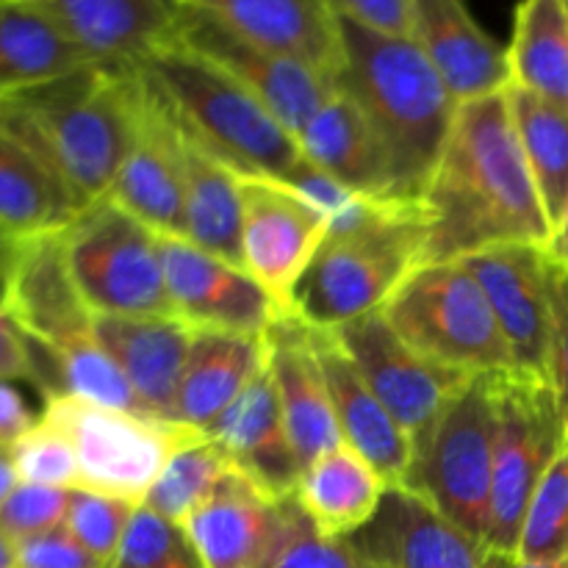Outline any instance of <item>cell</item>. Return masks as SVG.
Returning a JSON list of instances; mask_svg holds the SVG:
<instances>
[{
  "label": "cell",
  "mask_w": 568,
  "mask_h": 568,
  "mask_svg": "<svg viewBox=\"0 0 568 568\" xmlns=\"http://www.w3.org/2000/svg\"><path fill=\"white\" fill-rule=\"evenodd\" d=\"M422 200L430 211L427 264L460 261L497 244L547 247L552 227L516 133L508 94L460 103Z\"/></svg>",
  "instance_id": "1"
},
{
  "label": "cell",
  "mask_w": 568,
  "mask_h": 568,
  "mask_svg": "<svg viewBox=\"0 0 568 568\" xmlns=\"http://www.w3.org/2000/svg\"><path fill=\"white\" fill-rule=\"evenodd\" d=\"M136 103V67L89 64L0 100V128L31 150L83 211L120 175Z\"/></svg>",
  "instance_id": "2"
},
{
  "label": "cell",
  "mask_w": 568,
  "mask_h": 568,
  "mask_svg": "<svg viewBox=\"0 0 568 568\" xmlns=\"http://www.w3.org/2000/svg\"><path fill=\"white\" fill-rule=\"evenodd\" d=\"M338 87L358 103L392 161L397 200L419 203L453 133L460 103L410 37L369 31L338 17Z\"/></svg>",
  "instance_id": "3"
},
{
  "label": "cell",
  "mask_w": 568,
  "mask_h": 568,
  "mask_svg": "<svg viewBox=\"0 0 568 568\" xmlns=\"http://www.w3.org/2000/svg\"><path fill=\"white\" fill-rule=\"evenodd\" d=\"M430 211L425 200H383L355 231L327 233L294 288L292 311L311 327L336 331L386 308L397 288L427 264Z\"/></svg>",
  "instance_id": "4"
},
{
  "label": "cell",
  "mask_w": 568,
  "mask_h": 568,
  "mask_svg": "<svg viewBox=\"0 0 568 568\" xmlns=\"http://www.w3.org/2000/svg\"><path fill=\"white\" fill-rule=\"evenodd\" d=\"M183 131L239 175L283 181L305 159L297 136L225 70L166 39L136 61Z\"/></svg>",
  "instance_id": "5"
},
{
  "label": "cell",
  "mask_w": 568,
  "mask_h": 568,
  "mask_svg": "<svg viewBox=\"0 0 568 568\" xmlns=\"http://www.w3.org/2000/svg\"><path fill=\"white\" fill-rule=\"evenodd\" d=\"M405 344L464 377L516 372L491 303L464 261L425 264L383 308Z\"/></svg>",
  "instance_id": "6"
},
{
  "label": "cell",
  "mask_w": 568,
  "mask_h": 568,
  "mask_svg": "<svg viewBox=\"0 0 568 568\" xmlns=\"http://www.w3.org/2000/svg\"><path fill=\"white\" fill-rule=\"evenodd\" d=\"M494 388V480L491 514L483 547L519 558V538L538 486L568 447V425L552 381L505 372Z\"/></svg>",
  "instance_id": "7"
},
{
  "label": "cell",
  "mask_w": 568,
  "mask_h": 568,
  "mask_svg": "<svg viewBox=\"0 0 568 568\" xmlns=\"http://www.w3.org/2000/svg\"><path fill=\"white\" fill-rule=\"evenodd\" d=\"M61 247L92 314L175 316L159 233L109 197L87 205L61 231Z\"/></svg>",
  "instance_id": "8"
},
{
  "label": "cell",
  "mask_w": 568,
  "mask_h": 568,
  "mask_svg": "<svg viewBox=\"0 0 568 568\" xmlns=\"http://www.w3.org/2000/svg\"><path fill=\"white\" fill-rule=\"evenodd\" d=\"M494 430L491 375L469 377L444 405L399 486L419 494L444 519L480 544L486 541L491 514Z\"/></svg>",
  "instance_id": "9"
},
{
  "label": "cell",
  "mask_w": 568,
  "mask_h": 568,
  "mask_svg": "<svg viewBox=\"0 0 568 568\" xmlns=\"http://www.w3.org/2000/svg\"><path fill=\"white\" fill-rule=\"evenodd\" d=\"M42 419L70 438L78 460V491L142 505L166 460L200 430L133 410L105 408L78 397L44 399Z\"/></svg>",
  "instance_id": "10"
},
{
  "label": "cell",
  "mask_w": 568,
  "mask_h": 568,
  "mask_svg": "<svg viewBox=\"0 0 568 568\" xmlns=\"http://www.w3.org/2000/svg\"><path fill=\"white\" fill-rule=\"evenodd\" d=\"M170 39L225 70L233 81L253 92L294 136L338 89L336 75L261 48L194 6L178 3Z\"/></svg>",
  "instance_id": "11"
},
{
  "label": "cell",
  "mask_w": 568,
  "mask_h": 568,
  "mask_svg": "<svg viewBox=\"0 0 568 568\" xmlns=\"http://www.w3.org/2000/svg\"><path fill=\"white\" fill-rule=\"evenodd\" d=\"M336 338L388 414L408 433L414 455L436 427L444 405L469 377L433 364L403 342L383 311L336 327Z\"/></svg>",
  "instance_id": "12"
},
{
  "label": "cell",
  "mask_w": 568,
  "mask_h": 568,
  "mask_svg": "<svg viewBox=\"0 0 568 568\" xmlns=\"http://www.w3.org/2000/svg\"><path fill=\"white\" fill-rule=\"evenodd\" d=\"M136 67V64H133ZM136 128L105 197L159 236H186V139L159 89L139 72Z\"/></svg>",
  "instance_id": "13"
},
{
  "label": "cell",
  "mask_w": 568,
  "mask_h": 568,
  "mask_svg": "<svg viewBox=\"0 0 568 568\" xmlns=\"http://www.w3.org/2000/svg\"><path fill=\"white\" fill-rule=\"evenodd\" d=\"M242 181V270L292 311L294 288L327 239L331 222L286 183L258 175Z\"/></svg>",
  "instance_id": "14"
},
{
  "label": "cell",
  "mask_w": 568,
  "mask_h": 568,
  "mask_svg": "<svg viewBox=\"0 0 568 568\" xmlns=\"http://www.w3.org/2000/svg\"><path fill=\"white\" fill-rule=\"evenodd\" d=\"M491 303L516 372L549 381L552 364V292L547 247L497 244L460 258Z\"/></svg>",
  "instance_id": "15"
},
{
  "label": "cell",
  "mask_w": 568,
  "mask_h": 568,
  "mask_svg": "<svg viewBox=\"0 0 568 568\" xmlns=\"http://www.w3.org/2000/svg\"><path fill=\"white\" fill-rule=\"evenodd\" d=\"M159 242L172 314L192 331L264 336L266 327L286 314L242 266L227 264L186 239L159 236Z\"/></svg>",
  "instance_id": "16"
},
{
  "label": "cell",
  "mask_w": 568,
  "mask_h": 568,
  "mask_svg": "<svg viewBox=\"0 0 568 568\" xmlns=\"http://www.w3.org/2000/svg\"><path fill=\"white\" fill-rule=\"evenodd\" d=\"M264 349L266 372L275 386L300 469H308L316 458L344 444L331 392L316 358L311 325H305L294 311H286L266 327Z\"/></svg>",
  "instance_id": "17"
},
{
  "label": "cell",
  "mask_w": 568,
  "mask_h": 568,
  "mask_svg": "<svg viewBox=\"0 0 568 568\" xmlns=\"http://www.w3.org/2000/svg\"><path fill=\"white\" fill-rule=\"evenodd\" d=\"M3 308L31 342L53 353L94 338V314L72 281L61 233L20 242Z\"/></svg>",
  "instance_id": "18"
},
{
  "label": "cell",
  "mask_w": 568,
  "mask_h": 568,
  "mask_svg": "<svg viewBox=\"0 0 568 568\" xmlns=\"http://www.w3.org/2000/svg\"><path fill=\"white\" fill-rule=\"evenodd\" d=\"M349 541L381 568H494L480 541L408 488H388L375 519Z\"/></svg>",
  "instance_id": "19"
},
{
  "label": "cell",
  "mask_w": 568,
  "mask_h": 568,
  "mask_svg": "<svg viewBox=\"0 0 568 568\" xmlns=\"http://www.w3.org/2000/svg\"><path fill=\"white\" fill-rule=\"evenodd\" d=\"M311 338H314L316 358H320L322 375L331 392L344 444L364 455L388 488H399L414 466V444L408 433L377 399L336 333L311 327Z\"/></svg>",
  "instance_id": "20"
},
{
  "label": "cell",
  "mask_w": 568,
  "mask_h": 568,
  "mask_svg": "<svg viewBox=\"0 0 568 568\" xmlns=\"http://www.w3.org/2000/svg\"><path fill=\"white\" fill-rule=\"evenodd\" d=\"M94 338L114 358L150 416L178 422V394L194 331L178 316L94 314Z\"/></svg>",
  "instance_id": "21"
},
{
  "label": "cell",
  "mask_w": 568,
  "mask_h": 568,
  "mask_svg": "<svg viewBox=\"0 0 568 568\" xmlns=\"http://www.w3.org/2000/svg\"><path fill=\"white\" fill-rule=\"evenodd\" d=\"M410 39L458 103L510 87L508 48L483 31L464 0H414Z\"/></svg>",
  "instance_id": "22"
},
{
  "label": "cell",
  "mask_w": 568,
  "mask_h": 568,
  "mask_svg": "<svg viewBox=\"0 0 568 568\" xmlns=\"http://www.w3.org/2000/svg\"><path fill=\"white\" fill-rule=\"evenodd\" d=\"M205 436L220 444L233 469L255 483L266 497L277 503L292 497L303 469L288 438L270 372H261L205 430Z\"/></svg>",
  "instance_id": "23"
},
{
  "label": "cell",
  "mask_w": 568,
  "mask_h": 568,
  "mask_svg": "<svg viewBox=\"0 0 568 568\" xmlns=\"http://www.w3.org/2000/svg\"><path fill=\"white\" fill-rule=\"evenodd\" d=\"M209 11L231 31L314 70L338 75L344 64L338 17L325 0H175Z\"/></svg>",
  "instance_id": "24"
},
{
  "label": "cell",
  "mask_w": 568,
  "mask_h": 568,
  "mask_svg": "<svg viewBox=\"0 0 568 568\" xmlns=\"http://www.w3.org/2000/svg\"><path fill=\"white\" fill-rule=\"evenodd\" d=\"M281 503L233 469L183 527L205 568H264L281 530Z\"/></svg>",
  "instance_id": "25"
},
{
  "label": "cell",
  "mask_w": 568,
  "mask_h": 568,
  "mask_svg": "<svg viewBox=\"0 0 568 568\" xmlns=\"http://www.w3.org/2000/svg\"><path fill=\"white\" fill-rule=\"evenodd\" d=\"M300 150L325 175L364 197H394L392 161L364 111L342 87L297 133Z\"/></svg>",
  "instance_id": "26"
},
{
  "label": "cell",
  "mask_w": 568,
  "mask_h": 568,
  "mask_svg": "<svg viewBox=\"0 0 568 568\" xmlns=\"http://www.w3.org/2000/svg\"><path fill=\"white\" fill-rule=\"evenodd\" d=\"M98 64H136L172 37L175 0H31Z\"/></svg>",
  "instance_id": "27"
},
{
  "label": "cell",
  "mask_w": 568,
  "mask_h": 568,
  "mask_svg": "<svg viewBox=\"0 0 568 568\" xmlns=\"http://www.w3.org/2000/svg\"><path fill=\"white\" fill-rule=\"evenodd\" d=\"M264 369V336L194 331L178 394V425L205 433Z\"/></svg>",
  "instance_id": "28"
},
{
  "label": "cell",
  "mask_w": 568,
  "mask_h": 568,
  "mask_svg": "<svg viewBox=\"0 0 568 568\" xmlns=\"http://www.w3.org/2000/svg\"><path fill=\"white\" fill-rule=\"evenodd\" d=\"M98 64L50 11L0 0V100Z\"/></svg>",
  "instance_id": "29"
},
{
  "label": "cell",
  "mask_w": 568,
  "mask_h": 568,
  "mask_svg": "<svg viewBox=\"0 0 568 568\" xmlns=\"http://www.w3.org/2000/svg\"><path fill=\"white\" fill-rule=\"evenodd\" d=\"M388 486L353 447L331 449L300 475L292 497L327 538H349L375 519Z\"/></svg>",
  "instance_id": "30"
},
{
  "label": "cell",
  "mask_w": 568,
  "mask_h": 568,
  "mask_svg": "<svg viewBox=\"0 0 568 568\" xmlns=\"http://www.w3.org/2000/svg\"><path fill=\"white\" fill-rule=\"evenodd\" d=\"M181 125V122H178ZM186 139V242L233 266H242V181L233 166Z\"/></svg>",
  "instance_id": "31"
},
{
  "label": "cell",
  "mask_w": 568,
  "mask_h": 568,
  "mask_svg": "<svg viewBox=\"0 0 568 568\" xmlns=\"http://www.w3.org/2000/svg\"><path fill=\"white\" fill-rule=\"evenodd\" d=\"M78 214L64 183L0 128V231L26 242L61 233Z\"/></svg>",
  "instance_id": "32"
},
{
  "label": "cell",
  "mask_w": 568,
  "mask_h": 568,
  "mask_svg": "<svg viewBox=\"0 0 568 568\" xmlns=\"http://www.w3.org/2000/svg\"><path fill=\"white\" fill-rule=\"evenodd\" d=\"M510 83L568 111V14L564 0H521L508 44Z\"/></svg>",
  "instance_id": "33"
},
{
  "label": "cell",
  "mask_w": 568,
  "mask_h": 568,
  "mask_svg": "<svg viewBox=\"0 0 568 568\" xmlns=\"http://www.w3.org/2000/svg\"><path fill=\"white\" fill-rule=\"evenodd\" d=\"M505 94L544 214L555 231L568 211V111L514 83Z\"/></svg>",
  "instance_id": "34"
},
{
  "label": "cell",
  "mask_w": 568,
  "mask_h": 568,
  "mask_svg": "<svg viewBox=\"0 0 568 568\" xmlns=\"http://www.w3.org/2000/svg\"><path fill=\"white\" fill-rule=\"evenodd\" d=\"M231 471L233 466L220 444L211 442L203 433L166 460L164 471L153 483L142 505L183 525L220 488V483Z\"/></svg>",
  "instance_id": "35"
},
{
  "label": "cell",
  "mask_w": 568,
  "mask_h": 568,
  "mask_svg": "<svg viewBox=\"0 0 568 568\" xmlns=\"http://www.w3.org/2000/svg\"><path fill=\"white\" fill-rule=\"evenodd\" d=\"M264 568H381L366 558L349 538H327L316 530L297 505L286 497L281 503V530Z\"/></svg>",
  "instance_id": "36"
},
{
  "label": "cell",
  "mask_w": 568,
  "mask_h": 568,
  "mask_svg": "<svg viewBox=\"0 0 568 568\" xmlns=\"http://www.w3.org/2000/svg\"><path fill=\"white\" fill-rule=\"evenodd\" d=\"M568 558V447L538 486L519 538V560L560 566Z\"/></svg>",
  "instance_id": "37"
},
{
  "label": "cell",
  "mask_w": 568,
  "mask_h": 568,
  "mask_svg": "<svg viewBox=\"0 0 568 568\" xmlns=\"http://www.w3.org/2000/svg\"><path fill=\"white\" fill-rule=\"evenodd\" d=\"M111 568H205L186 527L139 505Z\"/></svg>",
  "instance_id": "38"
},
{
  "label": "cell",
  "mask_w": 568,
  "mask_h": 568,
  "mask_svg": "<svg viewBox=\"0 0 568 568\" xmlns=\"http://www.w3.org/2000/svg\"><path fill=\"white\" fill-rule=\"evenodd\" d=\"M11 460L20 483L48 488H78V460L70 438L39 416L37 425L11 444Z\"/></svg>",
  "instance_id": "39"
},
{
  "label": "cell",
  "mask_w": 568,
  "mask_h": 568,
  "mask_svg": "<svg viewBox=\"0 0 568 568\" xmlns=\"http://www.w3.org/2000/svg\"><path fill=\"white\" fill-rule=\"evenodd\" d=\"M139 505L125 503L116 497H103V494L92 491H72L70 510H67V532L75 538L78 544L98 555L105 564H114L120 544L125 538L131 516Z\"/></svg>",
  "instance_id": "40"
},
{
  "label": "cell",
  "mask_w": 568,
  "mask_h": 568,
  "mask_svg": "<svg viewBox=\"0 0 568 568\" xmlns=\"http://www.w3.org/2000/svg\"><path fill=\"white\" fill-rule=\"evenodd\" d=\"M72 491L67 488H48V486H28L20 483L0 505V530L11 541H28L42 532L59 530L67 521Z\"/></svg>",
  "instance_id": "41"
},
{
  "label": "cell",
  "mask_w": 568,
  "mask_h": 568,
  "mask_svg": "<svg viewBox=\"0 0 568 568\" xmlns=\"http://www.w3.org/2000/svg\"><path fill=\"white\" fill-rule=\"evenodd\" d=\"M20 568H111L67 532V527L42 532L17 544Z\"/></svg>",
  "instance_id": "42"
},
{
  "label": "cell",
  "mask_w": 568,
  "mask_h": 568,
  "mask_svg": "<svg viewBox=\"0 0 568 568\" xmlns=\"http://www.w3.org/2000/svg\"><path fill=\"white\" fill-rule=\"evenodd\" d=\"M333 14L342 20L358 22L369 31L410 37L414 22V0H325Z\"/></svg>",
  "instance_id": "43"
},
{
  "label": "cell",
  "mask_w": 568,
  "mask_h": 568,
  "mask_svg": "<svg viewBox=\"0 0 568 568\" xmlns=\"http://www.w3.org/2000/svg\"><path fill=\"white\" fill-rule=\"evenodd\" d=\"M549 292H552V364L549 381L558 392L568 425V272L549 261Z\"/></svg>",
  "instance_id": "44"
},
{
  "label": "cell",
  "mask_w": 568,
  "mask_h": 568,
  "mask_svg": "<svg viewBox=\"0 0 568 568\" xmlns=\"http://www.w3.org/2000/svg\"><path fill=\"white\" fill-rule=\"evenodd\" d=\"M0 381L31 383V349L26 333L17 327L9 311L0 305Z\"/></svg>",
  "instance_id": "45"
},
{
  "label": "cell",
  "mask_w": 568,
  "mask_h": 568,
  "mask_svg": "<svg viewBox=\"0 0 568 568\" xmlns=\"http://www.w3.org/2000/svg\"><path fill=\"white\" fill-rule=\"evenodd\" d=\"M37 422L39 416H33L22 394L11 383L0 381V447L11 449V444L26 436Z\"/></svg>",
  "instance_id": "46"
},
{
  "label": "cell",
  "mask_w": 568,
  "mask_h": 568,
  "mask_svg": "<svg viewBox=\"0 0 568 568\" xmlns=\"http://www.w3.org/2000/svg\"><path fill=\"white\" fill-rule=\"evenodd\" d=\"M17 247H20V239H11L9 233L0 231V305L6 300V288H9L11 266H14Z\"/></svg>",
  "instance_id": "47"
},
{
  "label": "cell",
  "mask_w": 568,
  "mask_h": 568,
  "mask_svg": "<svg viewBox=\"0 0 568 568\" xmlns=\"http://www.w3.org/2000/svg\"><path fill=\"white\" fill-rule=\"evenodd\" d=\"M547 258L552 261L558 270L568 272V211H566L564 222H560V225L552 231V236H549Z\"/></svg>",
  "instance_id": "48"
},
{
  "label": "cell",
  "mask_w": 568,
  "mask_h": 568,
  "mask_svg": "<svg viewBox=\"0 0 568 568\" xmlns=\"http://www.w3.org/2000/svg\"><path fill=\"white\" fill-rule=\"evenodd\" d=\"M20 486V477H17L14 460H11V449L0 447V505L9 499V494Z\"/></svg>",
  "instance_id": "49"
},
{
  "label": "cell",
  "mask_w": 568,
  "mask_h": 568,
  "mask_svg": "<svg viewBox=\"0 0 568 568\" xmlns=\"http://www.w3.org/2000/svg\"><path fill=\"white\" fill-rule=\"evenodd\" d=\"M0 568H20L17 566V541H11L3 530H0Z\"/></svg>",
  "instance_id": "50"
},
{
  "label": "cell",
  "mask_w": 568,
  "mask_h": 568,
  "mask_svg": "<svg viewBox=\"0 0 568 568\" xmlns=\"http://www.w3.org/2000/svg\"><path fill=\"white\" fill-rule=\"evenodd\" d=\"M494 568H560L549 564H525L519 558H503V555H494Z\"/></svg>",
  "instance_id": "51"
},
{
  "label": "cell",
  "mask_w": 568,
  "mask_h": 568,
  "mask_svg": "<svg viewBox=\"0 0 568 568\" xmlns=\"http://www.w3.org/2000/svg\"><path fill=\"white\" fill-rule=\"evenodd\" d=\"M560 568H568V558L564 560V564H560Z\"/></svg>",
  "instance_id": "52"
},
{
  "label": "cell",
  "mask_w": 568,
  "mask_h": 568,
  "mask_svg": "<svg viewBox=\"0 0 568 568\" xmlns=\"http://www.w3.org/2000/svg\"><path fill=\"white\" fill-rule=\"evenodd\" d=\"M564 9H566V14H568V0H564Z\"/></svg>",
  "instance_id": "53"
}]
</instances>
